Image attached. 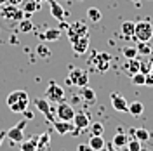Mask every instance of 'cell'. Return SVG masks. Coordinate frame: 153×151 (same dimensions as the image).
Here are the masks:
<instances>
[{
    "instance_id": "obj_24",
    "label": "cell",
    "mask_w": 153,
    "mask_h": 151,
    "mask_svg": "<svg viewBox=\"0 0 153 151\" xmlns=\"http://www.w3.org/2000/svg\"><path fill=\"white\" fill-rule=\"evenodd\" d=\"M87 18H89V21H92V23H99L101 21V10L96 9V7H89L87 9Z\"/></svg>"
},
{
    "instance_id": "obj_22",
    "label": "cell",
    "mask_w": 153,
    "mask_h": 151,
    "mask_svg": "<svg viewBox=\"0 0 153 151\" xmlns=\"http://www.w3.org/2000/svg\"><path fill=\"white\" fill-rule=\"evenodd\" d=\"M84 73V70L82 68H71L70 70V73H68V78H66V84L68 85H75L76 80H78V76Z\"/></svg>"
},
{
    "instance_id": "obj_47",
    "label": "cell",
    "mask_w": 153,
    "mask_h": 151,
    "mask_svg": "<svg viewBox=\"0 0 153 151\" xmlns=\"http://www.w3.org/2000/svg\"><path fill=\"white\" fill-rule=\"evenodd\" d=\"M35 151H42V150H35Z\"/></svg>"
},
{
    "instance_id": "obj_39",
    "label": "cell",
    "mask_w": 153,
    "mask_h": 151,
    "mask_svg": "<svg viewBox=\"0 0 153 151\" xmlns=\"http://www.w3.org/2000/svg\"><path fill=\"white\" fill-rule=\"evenodd\" d=\"M7 4H9V5H16V7H19V5L23 4V0H7Z\"/></svg>"
},
{
    "instance_id": "obj_2",
    "label": "cell",
    "mask_w": 153,
    "mask_h": 151,
    "mask_svg": "<svg viewBox=\"0 0 153 151\" xmlns=\"http://www.w3.org/2000/svg\"><path fill=\"white\" fill-rule=\"evenodd\" d=\"M134 38L137 42H150L153 38V24L150 21H141L136 23V30H134Z\"/></svg>"
},
{
    "instance_id": "obj_48",
    "label": "cell",
    "mask_w": 153,
    "mask_h": 151,
    "mask_svg": "<svg viewBox=\"0 0 153 151\" xmlns=\"http://www.w3.org/2000/svg\"><path fill=\"white\" fill-rule=\"evenodd\" d=\"M134 2H139V0H134Z\"/></svg>"
},
{
    "instance_id": "obj_25",
    "label": "cell",
    "mask_w": 153,
    "mask_h": 151,
    "mask_svg": "<svg viewBox=\"0 0 153 151\" xmlns=\"http://www.w3.org/2000/svg\"><path fill=\"white\" fill-rule=\"evenodd\" d=\"M37 150V137H31L21 142V151H35Z\"/></svg>"
},
{
    "instance_id": "obj_42",
    "label": "cell",
    "mask_w": 153,
    "mask_h": 151,
    "mask_svg": "<svg viewBox=\"0 0 153 151\" xmlns=\"http://www.w3.org/2000/svg\"><path fill=\"white\" fill-rule=\"evenodd\" d=\"M25 115H26V120H31V118H33V113H28V111H25Z\"/></svg>"
},
{
    "instance_id": "obj_43",
    "label": "cell",
    "mask_w": 153,
    "mask_h": 151,
    "mask_svg": "<svg viewBox=\"0 0 153 151\" xmlns=\"http://www.w3.org/2000/svg\"><path fill=\"white\" fill-rule=\"evenodd\" d=\"M5 4H7V0H0V7H2V5H5Z\"/></svg>"
},
{
    "instance_id": "obj_1",
    "label": "cell",
    "mask_w": 153,
    "mask_h": 151,
    "mask_svg": "<svg viewBox=\"0 0 153 151\" xmlns=\"http://www.w3.org/2000/svg\"><path fill=\"white\" fill-rule=\"evenodd\" d=\"M30 97L25 90H14L7 95V106L12 113H25L28 110Z\"/></svg>"
},
{
    "instance_id": "obj_13",
    "label": "cell",
    "mask_w": 153,
    "mask_h": 151,
    "mask_svg": "<svg viewBox=\"0 0 153 151\" xmlns=\"http://www.w3.org/2000/svg\"><path fill=\"white\" fill-rule=\"evenodd\" d=\"M71 47H73V50L76 54H85L89 50V35L87 37H80L76 38L75 42H71Z\"/></svg>"
},
{
    "instance_id": "obj_16",
    "label": "cell",
    "mask_w": 153,
    "mask_h": 151,
    "mask_svg": "<svg viewBox=\"0 0 153 151\" xmlns=\"http://www.w3.org/2000/svg\"><path fill=\"white\" fill-rule=\"evenodd\" d=\"M51 16L54 19H57V21H63L65 19V9L61 7V4L51 0Z\"/></svg>"
},
{
    "instance_id": "obj_11",
    "label": "cell",
    "mask_w": 153,
    "mask_h": 151,
    "mask_svg": "<svg viewBox=\"0 0 153 151\" xmlns=\"http://www.w3.org/2000/svg\"><path fill=\"white\" fill-rule=\"evenodd\" d=\"M71 122H73V127L84 130V129H87V127L91 125V118H89V115H85L84 111H78V113L75 111V116H73Z\"/></svg>"
},
{
    "instance_id": "obj_7",
    "label": "cell",
    "mask_w": 153,
    "mask_h": 151,
    "mask_svg": "<svg viewBox=\"0 0 153 151\" xmlns=\"http://www.w3.org/2000/svg\"><path fill=\"white\" fill-rule=\"evenodd\" d=\"M73 116H75V110H73L68 103H63V101H61V103L57 104V108H56V118L57 120L71 122Z\"/></svg>"
},
{
    "instance_id": "obj_29",
    "label": "cell",
    "mask_w": 153,
    "mask_h": 151,
    "mask_svg": "<svg viewBox=\"0 0 153 151\" xmlns=\"http://www.w3.org/2000/svg\"><path fill=\"white\" fill-rule=\"evenodd\" d=\"M153 50L148 45V42H139V47H137V54H143V56H150Z\"/></svg>"
},
{
    "instance_id": "obj_3",
    "label": "cell",
    "mask_w": 153,
    "mask_h": 151,
    "mask_svg": "<svg viewBox=\"0 0 153 151\" xmlns=\"http://www.w3.org/2000/svg\"><path fill=\"white\" fill-rule=\"evenodd\" d=\"M26 123L28 120L26 118H23L21 122H18L14 127H10L9 130H7V139L12 142H23L25 139V127H26Z\"/></svg>"
},
{
    "instance_id": "obj_12",
    "label": "cell",
    "mask_w": 153,
    "mask_h": 151,
    "mask_svg": "<svg viewBox=\"0 0 153 151\" xmlns=\"http://www.w3.org/2000/svg\"><path fill=\"white\" fill-rule=\"evenodd\" d=\"M52 127H54V130L57 134H61V135H65L68 132H73V123L71 122H65V120H54L52 122Z\"/></svg>"
},
{
    "instance_id": "obj_6",
    "label": "cell",
    "mask_w": 153,
    "mask_h": 151,
    "mask_svg": "<svg viewBox=\"0 0 153 151\" xmlns=\"http://www.w3.org/2000/svg\"><path fill=\"white\" fill-rule=\"evenodd\" d=\"M0 16L4 19H7V21H21L23 16H25V12H23L21 7H16V5H9V7H4L2 5Z\"/></svg>"
},
{
    "instance_id": "obj_32",
    "label": "cell",
    "mask_w": 153,
    "mask_h": 151,
    "mask_svg": "<svg viewBox=\"0 0 153 151\" xmlns=\"http://www.w3.org/2000/svg\"><path fill=\"white\" fill-rule=\"evenodd\" d=\"M144 78H146V75L144 73H141V71H137V73H134L132 75V84L134 85H144Z\"/></svg>"
},
{
    "instance_id": "obj_38",
    "label": "cell",
    "mask_w": 153,
    "mask_h": 151,
    "mask_svg": "<svg viewBox=\"0 0 153 151\" xmlns=\"http://www.w3.org/2000/svg\"><path fill=\"white\" fill-rule=\"evenodd\" d=\"M76 151H94V150H92L89 144H78V146H76Z\"/></svg>"
},
{
    "instance_id": "obj_28",
    "label": "cell",
    "mask_w": 153,
    "mask_h": 151,
    "mask_svg": "<svg viewBox=\"0 0 153 151\" xmlns=\"http://www.w3.org/2000/svg\"><path fill=\"white\" fill-rule=\"evenodd\" d=\"M125 66H127V70H129V73L134 75V73L139 71V61H137L136 57H134V59H127V64H125Z\"/></svg>"
},
{
    "instance_id": "obj_15",
    "label": "cell",
    "mask_w": 153,
    "mask_h": 151,
    "mask_svg": "<svg viewBox=\"0 0 153 151\" xmlns=\"http://www.w3.org/2000/svg\"><path fill=\"white\" fill-rule=\"evenodd\" d=\"M19 7L23 9V12L26 16H30V14H33V12H37L40 9V0H23V4Z\"/></svg>"
},
{
    "instance_id": "obj_9",
    "label": "cell",
    "mask_w": 153,
    "mask_h": 151,
    "mask_svg": "<svg viewBox=\"0 0 153 151\" xmlns=\"http://www.w3.org/2000/svg\"><path fill=\"white\" fill-rule=\"evenodd\" d=\"M110 99H111V106H113L115 111H120V113H127L129 111V103L125 101L124 95L113 92V94L110 95Z\"/></svg>"
},
{
    "instance_id": "obj_40",
    "label": "cell",
    "mask_w": 153,
    "mask_h": 151,
    "mask_svg": "<svg viewBox=\"0 0 153 151\" xmlns=\"http://www.w3.org/2000/svg\"><path fill=\"white\" fill-rule=\"evenodd\" d=\"M105 148H106V151H117V148L113 146V142H110V144H106Z\"/></svg>"
},
{
    "instance_id": "obj_8",
    "label": "cell",
    "mask_w": 153,
    "mask_h": 151,
    "mask_svg": "<svg viewBox=\"0 0 153 151\" xmlns=\"http://www.w3.org/2000/svg\"><path fill=\"white\" fill-rule=\"evenodd\" d=\"M33 103H35V106H37V108L40 110V111H42V113L47 116L51 123L56 120V116H54L52 110H51V104H49V101L45 99V97H37V99H33Z\"/></svg>"
},
{
    "instance_id": "obj_35",
    "label": "cell",
    "mask_w": 153,
    "mask_h": 151,
    "mask_svg": "<svg viewBox=\"0 0 153 151\" xmlns=\"http://www.w3.org/2000/svg\"><path fill=\"white\" fill-rule=\"evenodd\" d=\"M91 132H92V135H103L105 127H103L101 123H92V125H91Z\"/></svg>"
},
{
    "instance_id": "obj_34",
    "label": "cell",
    "mask_w": 153,
    "mask_h": 151,
    "mask_svg": "<svg viewBox=\"0 0 153 151\" xmlns=\"http://www.w3.org/2000/svg\"><path fill=\"white\" fill-rule=\"evenodd\" d=\"M76 87H80V89H82V87H85V85H89V75H87V71H84V73H82V75L78 76V80H76Z\"/></svg>"
},
{
    "instance_id": "obj_17",
    "label": "cell",
    "mask_w": 153,
    "mask_h": 151,
    "mask_svg": "<svg viewBox=\"0 0 153 151\" xmlns=\"http://www.w3.org/2000/svg\"><path fill=\"white\" fill-rule=\"evenodd\" d=\"M89 146H91L94 151H101L106 146V142H105V139H103V135H91Z\"/></svg>"
},
{
    "instance_id": "obj_5",
    "label": "cell",
    "mask_w": 153,
    "mask_h": 151,
    "mask_svg": "<svg viewBox=\"0 0 153 151\" xmlns=\"http://www.w3.org/2000/svg\"><path fill=\"white\" fill-rule=\"evenodd\" d=\"M45 99H47L49 103H61L65 99V89L61 85L54 84V82L49 84L47 90H45Z\"/></svg>"
},
{
    "instance_id": "obj_41",
    "label": "cell",
    "mask_w": 153,
    "mask_h": 151,
    "mask_svg": "<svg viewBox=\"0 0 153 151\" xmlns=\"http://www.w3.org/2000/svg\"><path fill=\"white\" fill-rule=\"evenodd\" d=\"M4 137H7V130H0V146H2V141Z\"/></svg>"
},
{
    "instance_id": "obj_27",
    "label": "cell",
    "mask_w": 153,
    "mask_h": 151,
    "mask_svg": "<svg viewBox=\"0 0 153 151\" xmlns=\"http://www.w3.org/2000/svg\"><path fill=\"white\" fill-rule=\"evenodd\" d=\"M31 30H33V23H31V21H30V19H21V21H19V31H21V33H28V31H31Z\"/></svg>"
},
{
    "instance_id": "obj_36",
    "label": "cell",
    "mask_w": 153,
    "mask_h": 151,
    "mask_svg": "<svg viewBox=\"0 0 153 151\" xmlns=\"http://www.w3.org/2000/svg\"><path fill=\"white\" fill-rule=\"evenodd\" d=\"M139 71L144 73V75L150 73V71H152V63H139Z\"/></svg>"
},
{
    "instance_id": "obj_18",
    "label": "cell",
    "mask_w": 153,
    "mask_h": 151,
    "mask_svg": "<svg viewBox=\"0 0 153 151\" xmlns=\"http://www.w3.org/2000/svg\"><path fill=\"white\" fill-rule=\"evenodd\" d=\"M134 30H136V23H134V21H124L120 31H122V35H124V37L134 38Z\"/></svg>"
},
{
    "instance_id": "obj_4",
    "label": "cell",
    "mask_w": 153,
    "mask_h": 151,
    "mask_svg": "<svg viewBox=\"0 0 153 151\" xmlns=\"http://www.w3.org/2000/svg\"><path fill=\"white\" fill-rule=\"evenodd\" d=\"M87 35H89V30H87V24L84 21H75L73 24L68 26V38H70V42H75L76 38L87 37Z\"/></svg>"
},
{
    "instance_id": "obj_33",
    "label": "cell",
    "mask_w": 153,
    "mask_h": 151,
    "mask_svg": "<svg viewBox=\"0 0 153 151\" xmlns=\"http://www.w3.org/2000/svg\"><path fill=\"white\" fill-rule=\"evenodd\" d=\"M127 148H129V151H139L143 146H141V141H137L134 137V139H131V141L127 142Z\"/></svg>"
},
{
    "instance_id": "obj_45",
    "label": "cell",
    "mask_w": 153,
    "mask_h": 151,
    "mask_svg": "<svg viewBox=\"0 0 153 151\" xmlns=\"http://www.w3.org/2000/svg\"><path fill=\"white\" fill-rule=\"evenodd\" d=\"M139 151H150V150H144V148H141V150H139Z\"/></svg>"
},
{
    "instance_id": "obj_31",
    "label": "cell",
    "mask_w": 153,
    "mask_h": 151,
    "mask_svg": "<svg viewBox=\"0 0 153 151\" xmlns=\"http://www.w3.org/2000/svg\"><path fill=\"white\" fill-rule=\"evenodd\" d=\"M122 52H124V56L127 57V59H134V57L137 56V47H124L122 49Z\"/></svg>"
},
{
    "instance_id": "obj_14",
    "label": "cell",
    "mask_w": 153,
    "mask_h": 151,
    "mask_svg": "<svg viewBox=\"0 0 153 151\" xmlns=\"http://www.w3.org/2000/svg\"><path fill=\"white\" fill-rule=\"evenodd\" d=\"M110 61H111V56H110L108 52H101V54L96 56V59L92 63L97 64V70H99V71H106L108 66H110Z\"/></svg>"
},
{
    "instance_id": "obj_19",
    "label": "cell",
    "mask_w": 153,
    "mask_h": 151,
    "mask_svg": "<svg viewBox=\"0 0 153 151\" xmlns=\"http://www.w3.org/2000/svg\"><path fill=\"white\" fill-rule=\"evenodd\" d=\"M49 144H51V134L49 132H42L37 137V150H47Z\"/></svg>"
},
{
    "instance_id": "obj_10",
    "label": "cell",
    "mask_w": 153,
    "mask_h": 151,
    "mask_svg": "<svg viewBox=\"0 0 153 151\" xmlns=\"http://www.w3.org/2000/svg\"><path fill=\"white\" fill-rule=\"evenodd\" d=\"M61 37H63V31L59 28H49V30L42 31V33L38 35V38H40L42 42H56V40H59Z\"/></svg>"
},
{
    "instance_id": "obj_26",
    "label": "cell",
    "mask_w": 153,
    "mask_h": 151,
    "mask_svg": "<svg viewBox=\"0 0 153 151\" xmlns=\"http://www.w3.org/2000/svg\"><path fill=\"white\" fill-rule=\"evenodd\" d=\"M134 137H136L137 141L144 142V141L150 139V132H148L146 129H136V130H134Z\"/></svg>"
},
{
    "instance_id": "obj_46",
    "label": "cell",
    "mask_w": 153,
    "mask_h": 151,
    "mask_svg": "<svg viewBox=\"0 0 153 151\" xmlns=\"http://www.w3.org/2000/svg\"><path fill=\"white\" fill-rule=\"evenodd\" d=\"M40 2H51V0H40Z\"/></svg>"
},
{
    "instance_id": "obj_21",
    "label": "cell",
    "mask_w": 153,
    "mask_h": 151,
    "mask_svg": "<svg viewBox=\"0 0 153 151\" xmlns=\"http://www.w3.org/2000/svg\"><path fill=\"white\" fill-rule=\"evenodd\" d=\"M111 142H113L115 148H124V146H127V142H129V135L124 132H118V134H115V137Z\"/></svg>"
},
{
    "instance_id": "obj_20",
    "label": "cell",
    "mask_w": 153,
    "mask_h": 151,
    "mask_svg": "<svg viewBox=\"0 0 153 151\" xmlns=\"http://www.w3.org/2000/svg\"><path fill=\"white\" fill-rule=\"evenodd\" d=\"M82 97H84V101H85V104H92L96 103V92L89 87V85H85V87H82Z\"/></svg>"
},
{
    "instance_id": "obj_30",
    "label": "cell",
    "mask_w": 153,
    "mask_h": 151,
    "mask_svg": "<svg viewBox=\"0 0 153 151\" xmlns=\"http://www.w3.org/2000/svg\"><path fill=\"white\" fill-rule=\"evenodd\" d=\"M37 54L40 57H51V54H52V52H51V49H49L45 44H40V45L37 47Z\"/></svg>"
},
{
    "instance_id": "obj_23",
    "label": "cell",
    "mask_w": 153,
    "mask_h": 151,
    "mask_svg": "<svg viewBox=\"0 0 153 151\" xmlns=\"http://www.w3.org/2000/svg\"><path fill=\"white\" fill-rule=\"evenodd\" d=\"M144 111V104L139 103V101H134V103H129V113L132 115V116H139V115H143Z\"/></svg>"
},
{
    "instance_id": "obj_37",
    "label": "cell",
    "mask_w": 153,
    "mask_h": 151,
    "mask_svg": "<svg viewBox=\"0 0 153 151\" xmlns=\"http://www.w3.org/2000/svg\"><path fill=\"white\" fill-rule=\"evenodd\" d=\"M144 85H153V70L150 73H146V78H144Z\"/></svg>"
},
{
    "instance_id": "obj_44",
    "label": "cell",
    "mask_w": 153,
    "mask_h": 151,
    "mask_svg": "<svg viewBox=\"0 0 153 151\" xmlns=\"http://www.w3.org/2000/svg\"><path fill=\"white\" fill-rule=\"evenodd\" d=\"M122 151H129V148H127V146H124V148H122Z\"/></svg>"
}]
</instances>
